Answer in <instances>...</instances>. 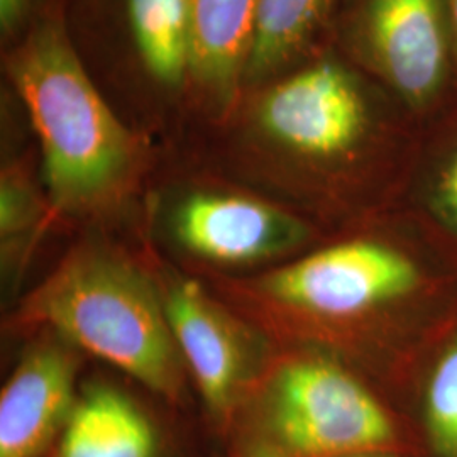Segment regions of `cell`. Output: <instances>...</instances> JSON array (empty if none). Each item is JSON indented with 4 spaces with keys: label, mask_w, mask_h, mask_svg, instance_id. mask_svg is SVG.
Returning a JSON list of instances; mask_svg holds the SVG:
<instances>
[{
    "label": "cell",
    "mask_w": 457,
    "mask_h": 457,
    "mask_svg": "<svg viewBox=\"0 0 457 457\" xmlns=\"http://www.w3.org/2000/svg\"><path fill=\"white\" fill-rule=\"evenodd\" d=\"M296 347L328 353L393 405L457 317V249L398 205L334 232L262 281Z\"/></svg>",
    "instance_id": "1"
},
{
    "label": "cell",
    "mask_w": 457,
    "mask_h": 457,
    "mask_svg": "<svg viewBox=\"0 0 457 457\" xmlns=\"http://www.w3.org/2000/svg\"><path fill=\"white\" fill-rule=\"evenodd\" d=\"M43 149L49 202L58 212H92L129 185L137 143L85 73L63 31L45 24L11 63Z\"/></svg>",
    "instance_id": "2"
},
{
    "label": "cell",
    "mask_w": 457,
    "mask_h": 457,
    "mask_svg": "<svg viewBox=\"0 0 457 457\" xmlns=\"http://www.w3.org/2000/svg\"><path fill=\"white\" fill-rule=\"evenodd\" d=\"M22 315L149 390L170 400L180 396L183 360L163 298L129 262L92 247L79 249L34 290Z\"/></svg>",
    "instance_id": "3"
},
{
    "label": "cell",
    "mask_w": 457,
    "mask_h": 457,
    "mask_svg": "<svg viewBox=\"0 0 457 457\" xmlns=\"http://www.w3.org/2000/svg\"><path fill=\"white\" fill-rule=\"evenodd\" d=\"M251 434L288 457L390 451L413 457L405 417L343 360L296 347L278 366Z\"/></svg>",
    "instance_id": "4"
},
{
    "label": "cell",
    "mask_w": 457,
    "mask_h": 457,
    "mask_svg": "<svg viewBox=\"0 0 457 457\" xmlns=\"http://www.w3.org/2000/svg\"><path fill=\"white\" fill-rule=\"evenodd\" d=\"M181 245L222 264H249L303 254L330 234L303 217L247 196L195 194L173 215Z\"/></svg>",
    "instance_id": "5"
},
{
    "label": "cell",
    "mask_w": 457,
    "mask_h": 457,
    "mask_svg": "<svg viewBox=\"0 0 457 457\" xmlns=\"http://www.w3.org/2000/svg\"><path fill=\"white\" fill-rule=\"evenodd\" d=\"M362 31L383 79L411 109L428 107L447 71L442 0H364Z\"/></svg>",
    "instance_id": "6"
},
{
    "label": "cell",
    "mask_w": 457,
    "mask_h": 457,
    "mask_svg": "<svg viewBox=\"0 0 457 457\" xmlns=\"http://www.w3.org/2000/svg\"><path fill=\"white\" fill-rule=\"evenodd\" d=\"M164 313L181 360L213 417L228 424L245 373L237 328L194 281H179L163 296Z\"/></svg>",
    "instance_id": "7"
},
{
    "label": "cell",
    "mask_w": 457,
    "mask_h": 457,
    "mask_svg": "<svg viewBox=\"0 0 457 457\" xmlns=\"http://www.w3.org/2000/svg\"><path fill=\"white\" fill-rule=\"evenodd\" d=\"M75 360L54 343L33 347L0 393V457H41L75 407Z\"/></svg>",
    "instance_id": "8"
},
{
    "label": "cell",
    "mask_w": 457,
    "mask_h": 457,
    "mask_svg": "<svg viewBox=\"0 0 457 457\" xmlns=\"http://www.w3.org/2000/svg\"><path fill=\"white\" fill-rule=\"evenodd\" d=\"M53 457H163V437L131 396L94 386L79 396Z\"/></svg>",
    "instance_id": "9"
},
{
    "label": "cell",
    "mask_w": 457,
    "mask_h": 457,
    "mask_svg": "<svg viewBox=\"0 0 457 457\" xmlns=\"http://www.w3.org/2000/svg\"><path fill=\"white\" fill-rule=\"evenodd\" d=\"M413 457H457V317L427 347L400 393Z\"/></svg>",
    "instance_id": "10"
},
{
    "label": "cell",
    "mask_w": 457,
    "mask_h": 457,
    "mask_svg": "<svg viewBox=\"0 0 457 457\" xmlns=\"http://www.w3.org/2000/svg\"><path fill=\"white\" fill-rule=\"evenodd\" d=\"M260 0H190L188 70L226 102L247 65Z\"/></svg>",
    "instance_id": "11"
},
{
    "label": "cell",
    "mask_w": 457,
    "mask_h": 457,
    "mask_svg": "<svg viewBox=\"0 0 457 457\" xmlns=\"http://www.w3.org/2000/svg\"><path fill=\"white\" fill-rule=\"evenodd\" d=\"M457 249V129L420 141L400 202Z\"/></svg>",
    "instance_id": "12"
},
{
    "label": "cell",
    "mask_w": 457,
    "mask_h": 457,
    "mask_svg": "<svg viewBox=\"0 0 457 457\" xmlns=\"http://www.w3.org/2000/svg\"><path fill=\"white\" fill-rule=\"evenodd\" d=\"M128 12L147 70L177 85L190 65V0H128Z\"/></svg>",
    "instance_id": "13"
},
{
    "label": "cell",
    "mask_w": 457,
    "mask_h": 457,
    "mask_svg": "<svg viewBox=\"0 0 457 457\" xmlns=\"http://www.w3.org/2000/svg\"><path fill=\"white\" fill-rule=\"evenodd\" d=\"M328 0H260L245 73L262 77L290 60L317 28Z\"/></svg>",
    "instance_id": "14"
},
{
    "label": "cell",
    "mask_w": 457,
    "mask_h": 457,
    "mask_svg": "<svg viewBox=\"0 0 457 457\" xmlns=\"http://www.w3.org/2000/svg\"><path fill=\"white\" fill-rule=\"evenodd\" d=\"M36 204L31 192L12 177H4L0 195V224L2 236L14 237L21 230L33 224Z\"/></svg>",
    "instance_id": "15"
},
{
    "label": "cell",
    "mask_w": 457,
    "mask_h": 457,
    "mask_svg": "<svg viewBox=\"0 0 457 457\" xmlns=\"http://www.w3.org/2000/svg\"><path fill=\"white\" fill-rule=\"evenodd\" d=\"M230 457H288L285 456L275 445L262 437L245 432L243 439L234 445Z\"/></svg>",
    "instance_id": "16"
},
{
    "label": "cell",
    "mask_w": 457,
    "mask_h": 457,
    "mask_svg": "<svg viewBox=\"0 0 457 457\" xmlns=\"http://www.w3.org/2000/svg\"><path fill=\"white\" fill-rule=\"evenodd\" d=\"M29 0H0V26L4 34L16 31L28 14Z\"/></svg>",
    "instance_id": "17"
},
{
    "label": "cell",
    "mask_w": 457,
    "mask_h": 457,
    "mask_svg": "<svg viewBox=\"0 0 457 457\" xmlns=\"http://www.w3.org/2000/svg\"><path fill=\"white\" fill-rule=\"evenodd\" d=\"M341 457H410L402 453H390V451H371V453H358V454H347Z\"/></svg>",
    "instance_id": "18"
},
{
    "label": "cell",
    "mask_w": 457,
    "mask_h": 457,
    "mask_svg": "<svg viewBox=\"0 0 457 457\" xmlns=\"http://www.w3.org/2000/svg\"><path fill=\"white\" fill-rule=\"evenodd\" d=\"M445 4H447V12H449L451 26H453V31H454L457 41V0H445Z\"/></svg>",
    "instance_id": "19"
}]
</instances>
